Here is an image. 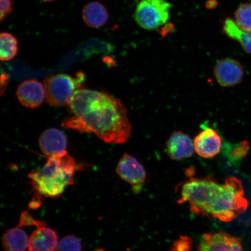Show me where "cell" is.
I'll use <instances>...</instances> for the list:
<instances>
[{
    "instance_id": "cell-1",
    "label": "cell",
    "mask_w": 251,
    "mask_h": 251,
    "mask_svg": "<svg viewBox=\"0 0 251 251\" xmlns=\"http://www.w3.org/2000/svg\"><path fill=\"white\" fill-rule=\"evenodd\" d=\"M67 105L73 116L65 119L63 127L95 134L108 144H124L130 136L132 127L126 108L107 93L77 89Z\"/></svg>"
},
{
    "instance_id": "cell-2",
    "label": "cell",
    "mask_w": 251,
    "mask_h": 251,
    "mask_svg": "<svg viewBox=\"0 0 251 251\" xmlns=\"http://www.w3.org/2000/svg\"><path fill=\"white\" fill-rule=\"evenodd\" d=\"M178 202H187L194 214L225 222L233 221L249 206L242 183L235 177L224 183L210 177H191L182 186Z\"/></svg>"
},
{
    "instance_id": "cell-3",
    "label": "cell",
    "mask_w": 251,
    "mask_h": 251,
    "mask_svg": "<svg viewBox=\"0 0 251 251\" xmlns=\"http://www.w3.org/2000/svg\"><path fill=\"white\" fill-rule=\"evenodd\" d=\"M47 158L42 168L28 176L36 195L56 199L74 183L75 172L79 166L68 152Z\"/></svg>"
},
{
    "instance_id": "cell-4",
    "label": "cell",
    "mask_w": 251,
    "mask_h": 251,
    "mask_svg": "<svg viewBox=\"0 0 251 251\" xmlns=\"http://www.w3.org/2000/svg\"><path fill=\"white\" fill-rule=\"evenodd\" d=\"M83 80L84 74L81 72L76 78L64 74L50 75L44 81L46 102L54 106L68 105Z\"/></svg>"
},
{
    "instance_id": "cell-5",
    "label": "cell",
    "mask_w": 251,
    "mask_h": 251,
    "mask_svg": "<svg viewBox=\"0 0 251 251\" xmlns=\"http://www.w3.org/2000/svg\"><path fill=\"white\" fill-rule=\"evenodd\" d=\"M171 8L166 0H141L135 11V21L144 29H157L167 23Z\"/></svg>"
},
{
    "instance_id": "cell-6",
    "label": "cell",
    "mask_w": 251,
    "mask_h": 251,
    "mask_svg": "<svg viewBox=\"0 0 251 251\" xmlns=\"http://www.w3.org/2000/svg\"><path fill=\"white\" fill-rule=\"evenodd\" d=\"M197 251H245L240 238L225 232L205 234Z\"/></svg>"
},
{
    "instance_id": "cell-7",
    "label": "cell",
    "mask_w": 251,
    "mask_h": 251,
    "mask_svg": "<svg viewBox=\"0 0 251 251\" xmlns=\"http://www.w3.org/2000/svg\"><path fill=\"white\" fill-rule=\"evenodd\" d=\"M116 172L122 179L136 188L142 186L147 174L144 166L134 157L125 153L119 160Z\"/></svg>"
},
{
    "instance_id": "cell-8",
    "label": "cell",
    "mask_w": 251,
    "mask_h": 251,
    "mask_svg": "<svg viewBox=\"0 0 251 251\" xmlns=\"http://www.w3.org/2000/svg\"><path fill=\"white\" fill-rule=\"evenodd\" d=\"M214 74L220 85L229 87L240 83L244 74L242 65L239 61L227 58L216 63Z\"/></svg>"
},
{
    "instance_id": "cell-9",
    "label": "cell",
    "mask_w": 251,
    "mask_h": 251,
    "mask_svg": "<svg viewBox=\"0 0 251 251\" xmlns=\"http://www.w3.org/2000/svg\"><path fill=\"white\" fill-rule=\"evenodd\" d=\"M202 126V130L194 139V149L197 154L202 158H212L221 152L222 138L213 128Z\"/></svg>"
},
{
    "instance_id": "cell-10",
    "label": "cell",
    "mask_w": 251,
    "mask_h": 251,
    "mask_svg": "<svg viewBox=\"0 0 251 251\" xmlns=\"http://www.w3.org/2000/svg\"><path fill=\"white\" fill-rule=\"evenodd\" d=\"M39 146L47 158L61 155L67 153V139L58 128H49L39 138Z\"/></svg>"
},
{
    "instance_id": "cell-11",
    "label": "cell",
    "mask_w": 251,
    "mask_h": 251,
    "mask_svg": "<svg viewBox=\"0 0 251 251\" xmlns=\"http://www.w3.org/2000/svg\"><path fill=\"white\" fill-rule=\"evenodd\" d=\"M17 96L19 101L25 107L37 108L45 99V87L36 80H26L18 86Z\"/></svg>"
},
{
    "instance_id": "cell-12",
    "label": "cell",
    "mask_w": 251,
    "mask_h": 251,
    "mask_svg": "<svg viewBox=\"0 0 251 251\" xmlns=\"http://www.w3.org/2000/svg\"><path fill=\"white\" fill-rule=\"evenodd\" d=\"M168 155L173 160H180L190 158L193 155L194 141L187 134L181 131H174L166 143Z\"/></svg>"
},
{
    "instance_id": "cell-13",
    "label": "cell",
    "mask_w": 251,
    "mask_h": 251,
    "mask_svg": "<svg viewBox=\"0 0 251 251\" xmlns=\"http://www.w3.org/2000/svg\"><path fill=\"white\" fill-rule=\"evenodd\" d=\"M58 244V235L52 229L44 224L31 233L29 237V251H55Z\"/></svg>"
},
{
    "instance_id": "cell-14",
    "label": "cell",
    "mask_w": 251,
    "mask_h": 251,
    "mask_svg": "<svg viewBox=\"0 0 251 251\" xmlns=\"http://www.w3.org/2000/svg\"><path fill=\"white\" fill-rule=\"evenodd\" d=\"M108 17L107 9L98 1L88 3L83 9V20L90 27L98 29L104 26Z\"/></svg>"
},
{
    "instance_id": "cell-15",
    "label": "cell",
    "mask_w": 251,
    "mask_h": 251,
    "mask_svg": "<svg viewBox=\"0 0 251 251\" xmlns=\"http://www.w3.org/2000/svg\"><path fill=\"white\" fill-rule=\"evenodd\" d=\"M29 237L20 226L9 229L3 235V247L5 251H26L29 246Z\"/></svg>"
},
{
    "instance_id": "cell-16",
    "label": "cell",
    "mask_w": 251,
    "mask_h": 251,
    "mask_svg": "<svg viewBox=\"0 0 251 251\" xmlns=\"http://www.w3.org/2000/svg\"><path fill=\"white\" fill-rule=\"evenodd\" d=\"M223 30L230 39L239 43L245 51L251 54V31L241 30L234 21L229 18L223 23Z\"/></svg>"
},
{
    "instance_id": "cell-17",
    "label": "cell",
    "mask_w": 251,
    "mask_h": 251,
    "mask_svg": "<svg viewBox=\"0 0 251 251\" xmlns=\"http://www.w3.org/2000/svg\"><path fill=\"white\" fill-rule=\"evenodd\" d=\"M0 59L10 61L18 53V41L11 33L2 32L0 34Z\"/></svg>"
},
{
    "instance_id": "cell-18",
    "label": "cell",
    "mask_w": 251,
    "mask_h": 251,
    "mask_svg": "<svg viewBox=\"0 0 251 251\" xmlns=\"http://www.w3.org/2000/svg\"><path fill=\"white\" fill-rule=\"evenodd\" d=\"M235 23L241 30L251 31V3L239 6L234 13Z\"/></svg>"
},
{
    "instance_id": "cell-19",
    "label": "cell",
    "mask_w": 251,
    "mask_h": 251,
    "mask_svg": "<svg viewBox=\"0 0 251 251\" xmlns=\"http://www.w3.org/2000/svg\"><path fill=\"white\" fill-rule=\"evenodd\" d=\"M55 251H81V244L77 237L68 235L59 241Z\"/></svg>"
},
{
    "instance_id": "cell-20",
    "label": "cell",
    "mask_w": 251,
    "mask_h": 251,
    "mask_svg": "<svg viewBox=\"0 0 251 251\" xmlns=\"http://www.w3.org/2000/svg\"><path fill=\"white\" fill-rule=\"evenodd\" d=\"M249 149V143L244 141L233 146V150L230 151V156L234 161L241 159L246 155Z\"/></svg>"
},
{
    "instance_id": "cell-21",
    "label": "cell",
    "mask_w": 251,
    "mask_h": 251,
    "mask_svg": "<svg viewBox=\"0 0 251 251\" xmlns=\"http://www.w3.org/2000/svg\"><path fill=\"white\" fill-rule=\"evenodd\" d=\"M192 247L193 241L191 238L181 236L172 245L169 251H191Z\"/></svg>"
},
{
    "instance_id": "cell-22",
    "label": "cell",
    "mask_w": 251,
    "mask_h": 251,
    "mask_svg": "<svg viewBox=\"0 0 251 251\" xmlns=\"http://www.w3.org/2000/svg\"><path fill=\"white\" fill-rule=\"evenodd\" d=\"M12 0H0V21H3L12 11Z\"/></svg>"
},
{
    "instance_id": "cell-23",
    "label": "cell",
    "mask_w": 251,
    "mask_h": 251,
    "mask_svg": "<svg viewBox=\"0 0 251 251\" xmlns=\"http://www.w3.org/2000/svg\"><path fill=\"white\" fill-rule=\"evenodd\" d=\"M45 224L43 222L36 221L34 219L29 213L27 211H25L22 213L20 226H35L36 227Z\"/></svg>"
},
{
    "instance_id": "cell-24",
    "label": "cell",
    "mask_w": 251,
    "mask_h": 251,
    "mask_svg": "<svg viewBox=\"0 0 251 251\" xmlns=\"http://www.w3.org/2000/svg\"><path fill=\"white\" fill-rule=\"evenodd\" d=\"M218 2H216L215 0H209V1L206 2V5L207 8L211 9L215 8Z\"/></svg>"
},
{
    "instance_id": "cell-25",
    "label": "cell",
    "mask_w": 251,
    "mask_h": 251,
    "mask_svg": "<svg viewBox=\"0 0 251 251\" xmlns=\"http://www.w3.org/2000/svg\"><path fill=\"white\" fill-rule=\"evenodd\" d=\"M41 1L44 2H52L55 1V0H41Z\"/></svg>"
}]
</instances>
